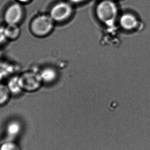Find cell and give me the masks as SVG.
Returning <instances> with one entry per match:
<instances>
[{"label":"cell","instance_id":"cell-1","mask_svg":"<svg viewBox=\"0 0 150 150\" xmlns=\"http://www.w3.org/2000/svg\"><path fill=\"white\" fill-rule=\"evenodd\" d=\"M96 16L98 19L107 25H113L119 15V8L112 0H102L96 8Z\"/></svg>","mask_w":150,"mask_h":150},{"label":"cell","instance_id":"cell-2","mask_svg":"<svg viewBox=\"0 0 150 150\" xmlns=\"http://www.w3.org/2000/svg\"><path fill=\"white\" fill-rule=\"evenodd\" d=\"M54 21L49 15L41 14L34 17L30 24L32 33L37 37H44L53 29Z\"/></svg>","mask_w":150,"mask_h":150},{"label":"cell","instance_id":"cell-3","mask_svg":"<svg viewBox=\"0 0 150 150\" xmlns=\"http://www.w3.org/2000/svg\"><path fill=\"white\" fill-rule=\"evenodd\" d=\"M25 17V11L23 4L16 1L8 4L4 11V20L6 24L19 25Z\"/></svg>","mask_w":150,"mask_h":150},{"label":"cell","instance_id":"cell-4","mask_svg":"<svg viewBox=\"0 0 150 150\" xmlns=\"http://www.w3.org/2000/svg\"><path fill=\"white\" fill-rule=\"evenodd\" d=\"M74 12L72 4L68 1H62L54 4L50 11L49 15L54 22L66 21L73 15Z\"/></svg>","mask_w":150,"mask_h":150},{"label":"cell","instance_id":"cell-5","mask_svg":"<svg viewBox=\"0 0 150 150\" xmlns=\"http://www.w3.org/2000/svg\"><path fill=\"white\" fill-rule=\"evenodd\" d=\"M19 80L24 92L35 91L41 86L42 80L40 74L33 71H27L19 75Z\"/></svg>","mask_w":150,"mask_h":150},{"label":"cell","instance_id":"cell-6","mask_svg":"<svg viewBox=\"0 0 150 150\" xmlns=\"http://www.w3.org/2000/svg\"><path fill=\"white\" fill-rule=\"evenodd\" d=\"M119 23L122 28L127 30L135 29L139 24V18L136 14L131 11L122 13L119 18Z\"/></svg>","mask_w":150,"mask_h":150},{"label":"cell","instance_id":"cell-7","mask_svg":"<svg viewBox=\"0 0 150 150\" xmlns=\"http://www.w3.org/2000/svg\"><path fill=\"white\" fill-rule=\"evenodd\" d=\"M22 130L21 123L18 120H12L7 124L6 128V136L8 141H12L17 137Z\"/></svg>","mask_w":150,"mask_h":150},{"label":"cell","instance_id":"cell-8","mask_svg":"<svg viewBox=\"0 0 150 150\" xmlns=\"http://www.w3.org/2000/svg\"><path fill=\"white\" fill-rule=\"evenodd\" d=\"M7 85L11 96H18L23 92L19 80V75H14L8 79Z\"/></svg>","mask_w":150,"mask_h":150},{"label":"cell","instance_id":"cell-9","mask_svg":"<svg viewBox=\"0 0 150 150\" xmlns=\"http://www.w3.org/2000/svg\"><path fill=\"white\" fill-rule=\"evenodd\" d=\"M17 67L14 64L7 62H0V80L8 79L16 74Z\"/></svg>","mask_w":150,"mask_h":150},{"label":"cell","instance_id":"cell-10","mask_svg":"<svg viewBox=\"0 0 150 150\" xmlns=\"http://www.w3.org/2000/svg\"><path fill=\"white\" fill-rule=\"evenodd\" d=\"M5 34L8 40L14 41L19 38L21 29L18 25L6 24L4 26Z\"/></svg>","mask_w":150,"mask_h":150},{"label":"cell","instance_id":"cell-11","mask_svg":"<svg viewBox=\"0 0 150 150\" xmlns=\"http://www.w3.org/2000/svg\"><path fill=\"white\" fill-rule=\"evenodd\" d=\"M11 95L6 84L0 83V106L6 105Z\"/></svg>","mask_w":150,"mask_h":150},{"label":"cell","instance_id":"cell-12","mask_svg":"<svg viewBox=\"0 0 150 150\" xmlns=\"http://www.w3.org/2000/svg\"><path fill=\"white\" fill-rule=\"evenodd\" d=\"M42 81L46 83H51L57 77V73L53 69L46 68L43 69L40 74Z\"/></svg>","mask_w":150,"mask_h":150},{"label":"cell","instance_id":"cell-13","mask_svg":"<svg viewBox=\"0 0 150 150\" xmlns=\"http://www.w3.org/2000/svg\"><path fill=\"white\" fill-rule=\"evenodd\" d=\"M0 150H20V149L14 141H8L0 146Z\"/></svg>","mask_w":150,"mask_h":150},{"label":"cell","instance_id":"cell-14","mask_svg":"<svg viewBox=\"0 0 150 150\" xmlns=\"http://www.w3.org/2000/svg\"><path fill=\"white\" fill-rule=\"evenodd\" d=\"M8 40L5 34L4 26L0 25V46L4 45Z\"/></svg>","mask_w":150,"mask_h":150},{"label":"cell","instance_id":"cell-15","mask_svg":"<svg viewBox=\"0 0 150 150\" xmlns=\"http://www.w3.org/2000/svg\"><path fill=\"white\" fill-rule=\"evenodd\" d=\"M86 1V0H67V1L71 3L72 4H79L85 1Z\"/></svg>","mask_w":150,"mask_h":150},{"label":"cell","instance_id":"cell-16","mask_svg":"<svg viewBox=\"0 0 150 150\" xmlns=\"http://www.w3.org/2000/svg\"><path fill=\"white\" fill-rule=\"evenodd\" d=\"M33 0H16V1L18 2L19 3L23 4V5L30 3Z\"/></svg>","mask_w":150,"mask_h":150}]
</instances>
